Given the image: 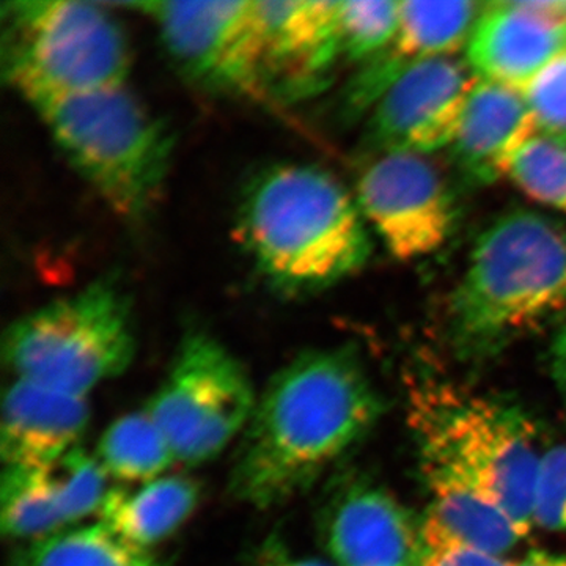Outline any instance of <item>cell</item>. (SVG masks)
Instances as JSON below:
<instances>
[{"label": "cell", "mask_w": 566, "mask_h": 566, "mask_svg": "<svg viewBox=\"0 0 566 566\" xmlns=\"http://www.w3.org/2000/svg\"><path fill=\"white\" fill-rule=\"evenodd\" d=\"M554 368H556V375L558 381H560L562 387L566 390V363L565 364H554Z\"/></svg>", "instance_id": "4dcf8cb0"}, {"label": "cell", "mask_w": 566, "mask_h": 566, "mask_svg": "<svg viewBox=\"0 0 566 566\" xmlns=\"http://www.w3.org/2000/svg\"><path fill=\"white\" fill-rule=\"evenodd\" d=\"M566 48V2H495L483 6L468 44L480 80L523 92Z\"/></svg>", "instance_id": "5bb4252c"}, {"label": "cell", "mask_w": 566, "mask_h": 566, "mask_svg": "<svg viewBox=\"0 0 566 566\" xmlns=\"http://www.w3.org/2000/svg\"><path fill=\"white\" fill-rule=\"evenodd\" d=\"M132 51L107 3L14 0L2 6L3 76L25 102L122 87Z\"/></svg>", "instance_id": "52a82bcc"}, {"label": "cell", "mask_w": 566, "mask_h": 566, "mask_svg": "<svg viewBox=\"0 0 566 566\" xmlns=\"http://www.w3.org/2000/svg\"><path fill=\"white\" fill-rule=\"evenodd\" d=\"M120 6L153 18L178 70L196 84L237 95L263 92L255 0Z\"/></svg>", "instance_id": "9c48e42d"}, {"label": "cell", "mask_w": 566, "mask_h": 566, "mask_svg": "<svg viewBox=\"0 0 566 566\" xmlns=\"http://www.w3.org/2000/svg\"><path fill=\"white\" fill-rule=\"evenodd\" d=\"M28 103L66 161L115 214L139 222L151 211L172 164L175 139L125 85Z\"/></svg>", "instance_id": "5b68a950"}, {"label": "cell", "mask_w": 566, "mask_h": 566, "mask_svg": "<svg viewBox=\"0 0 566 566\" xmlns=\"http://www.w3.org/2000/svg\"><path fill=\"white\" fill-rule=\"evenodd\" d=\"M357 205L398 260L430 255L449 240L453 200L424 155L381 153L357 182Z\"/></svg>", "instance_id": "30bf717a"}, {"label": "cell", "mask_w": 566, "mask_h": 566, "mask_svg": "<svg viewBox=\"0 0 566 566\" xmlns=\"http://www.w3.org/2000/svg\"><path fill=\"white\" fill-rule=\"evenodd\" d=\"M476 81L471 66L453 57L411 63L371 107L368 144L417 155L450 147Z\"/></svg>", "instance_id": "8fae6325"}, {"label": "cell", "mask_w": 566, "mask_h": 566, "mask_svg": "<svg viewBox=\"0 0 566 566\" xmlns=\"http://www.w3.org/2000/svg\"><path fill=\"white\" fill-rule=\"evenodd\" d=\"M238 233L264 282L283 296H303L349 277L371 244L359 205L316 166L274 164L244 189Z\"/></svg>", "instance_id": "7a4b0ae2"}, {"label": "cell", "mask_w": 566, "mask_h": 566, "mask_svg": "<svg viewBox=\"0 0 566 566\" xmlns=\"http://www.w3.org/2000/svg\"><path fill=\"white\" fill-rule=\"evenodd\" d=\"M381 412L352 349L301 353L256 398L230 469V494L256 510L289 504L363 441Z\"/></svg>", "instance_id": "6da1fadb"}, {"label": "cell", "mask_w": 566, "mask_h": 566, "mask_svg": "<svg viewBox=\"0 0 566 566\" xmlns=\"http://www.w3.org/2000/svg\"><path fill=\"white\" fill-rule=\"evenodd\" d=\"M87 398L14 378L6 387L0 453L6 468H51L80 447L91 422Z\"/></svg>", "instance_id": "9a60e30c"}, {"label": "cell", "mask_w": 566, "mask_h": 566, "mask_svg": "<svg viewBox=\"0 0 566 566\" xmlns=\"http://www.w3.org/2000/svg\"><path fill=\"white\" fill-rule=\"evenodd\" d=\"M513 566H566V551H531Z\"/></svg>", "instance_id": "f546056e"}, {"label": "cell", "mask_w": 566, "mask_h": 566, "mask_svg": "<svg viewBox=\"0 0 566 566\" xmlns=\"http://www.w3.org/2000/svg\"><path fill=\"white\" fill-rule=\"evenodd\" d=\"M7 566H164L151 551L125 542L103 523L63 528L25 543Z\"/></svg>", "instance_id": "ffe728a7"}, {"label": "cell", "mask_w": 566, "mask_h": 566, "mask_svg": "<svg viewBox=\"0 0 566 566\" xmlns=\"http://www.w3.org/2000/svg\"><path fill=\"white\" fill-rule=\"evenodd\" d=\"M483 6L461 2H400L398 31L389 50L375 57L382 69L400 76L406 66L427 59L453 57L468 48Z\"/></svg>", "instance_id": "ac0fdd59"}, {"label": "cell", "mask_w": 566, "mask_h": 566, "mask_svg": "<svg viewBox=\"0 0 566 566\" xmlns=\"http://www.w3.org/2000/svg\"><path fill=\"white\" fill-rule=\"evenodd\" d=\"M417 566H513L504 557L483 553L458 542L433 520L424 516Z\"/></svg>", "instance_id": "83f0119b"}, {"label": "cell", "mask_w": 566, "mask_h": 566, "mask_svg": "<svg viewBox=\"0 0 566 566\" xmlns=\"http://www.w3.org/2000/svg\"><path fill=\"white\" fill-rule=\"evenodd\" d=\"M2 354L13 378L87 398L133 364L132 301L117 279H96L11 323Z\"/></svg>", "instance_id": "8992f818"}, {"label": "cell", "mask_w": 566, "mask_h": 566, "mask_svg": "<svg viewBox=\"0 0 566 566\" xmlns=\"http://www.w3.org/2000/svg\"><path fill=\"white\" fill-rule=\"evenodd\" d=\"M52 471L57 482L66 527L77 526L85 517L99 515L111 488L107 485L109 474L95 453L76 447L52 465Z\"/></svg>", "instance_id": "d4e9b609"}, {"label": "cell", "mask_w": 566, "mask_h": 566, "mask_svg": "<svg viewBox=\"0 0 566 566\" xmlns=\"http://www.w3.org/2000/svg\"><path fill=\"white\" fill-rule=\"evenodd\" d=\"M422 474L431 497L427 516L463 545L504 557L528 534L482 491L439 472Z\"/></svg>", "instance_id": "d6986e66"}, {"label": "cell", "mask_w": 566, "mask_h": 566, "mask_svg": "<svg viewBox=\"0 0 566 566\" xmlns=\"http://www.w3.org/2000/svg\"><path fill=\"white\" fill-rule=\"evenodd\" d=\"M400 2L349 0L338 9L342 55L349 61H374L389 50L398 31Z\"/></svg>", "instance_id": "cb8c5ba5"}, {"label": "cell", "mask_w": 566, "mask_h": 566, "mask_svg": "<svg viewBox=\"0 0 566 566\" xmlns=\"http://www.w3.org/2000/svg\"><path fill=\"white\" fill-rule=\"evenodd\" d=\"M200 494L202 488L189 475H163L137 486L111 488L99 523L125 542L151 551L188 523Z\"/></svg>", "instance_id": "e0dca14e"}, {"label": "cell", "mask_w": 566, "mask_h": 566, "mask_svg": "<svg viewBox=\"0 0 566 566\" xmlns=\"http://www.w3.org/2000/svg\"><path fill=\"white\" fill-rule=\"evenodd\" d=\"M538 133L566 139V48L524 88Z\"/></svg>", "instance_id": "484cf974"}, {"label": "cell", "mask_w": 566, "mask_h": 566, "mask_svg": "<svg viewBox=\"0 0 566 566\" xmlns=\"http://www.w3.org/2000/svg\"><path fill=\"white\" fill-rule=\"evenodd\" d=\"M506 177L528 199L566 212V139L536 134L517 153Z\"/></svg>", "instance_id": "603a6c76"}, {"label": "cell", "mask_w": 566, "mask_h": 566, "mask_svg": "<svg viewBox=\"0 0 566 566\" xmlns=\"http://www.w3.org/2000/svg\"><path fill=\"white\" fill-rule=\"evenodd\" d=\"M323 545L337 566H417L420 531L400 501L371 483L340 488L324 506Z\"/></svg>", "instance_id": "4fadbf2b"}, {"label": "cell", "mask_w": 566, "mask_h": 566, "mask_svg": "<svg viewBox=\"0 0 566 566\" xmlns=\"http://www.w3.org/2000/svg\"><path fill=\"white\" fill-rule=\"evenodd\" d=\"M340 2L255 0L262 91L297 102L324 87L342 57Z\"/></svg>", "instance_id": "7c38bea8"}, {"label": "cell", "mask_w": 566, "mask_h": 566, "mask_svg": "<svg viewBox=\"0 0 566 566\" xmlns=\"http://www.w3.org/2000/svg\"><path fill=\"white\" fill-rule=\"evenodd\" d=\"M536 134L523 92L479 77L450 148L469 180L491 185L509 175L517 153Z\"/></svg>", "instance_id": "2e32d148"}, {"label": "cell", "mask_w": 566, "mask_h": 566, "mask_svg": "<svg viewBox=\"0 0 566 566\" xmlns=\"http://www.w3.org/2000/svg\"><path fill=\"white\" fill-rule=\"evenodd\" d=\"M95 457L109 476L128 483L151 482L177 463L169 442L145 409L112 422L96 444Z\"/></svg>", "instance_id": "7402d4cb"}, {"label": "cell", "mask_w": 566, "mask_h": 566, "mask_svg": "<svg viewBox=\"0 0 566 566\" xmlns=\"http://www.w3.org/2000/svg\"><path fill=\"white\" fill-rule=\"evenodd\" d=\"M244 365L205 331H191L145 411L169 442L177 463L197 465L241 438L256 405Z\"/></svg>", "instance_id": "ba28073f"}, {"label": "cell", "mask_w": 566, "mask_h": 566, "mask_svg": "<svg viewBox=\"0 0 566 566\" xmlns=\"http://www.w3.org/2000/svg\"><path fill=\"white\" fill-rule=\"evenodd\" d=\"M409 424L422 471L482 491L524 531L534 527L536 479L545 453L515 406L455 386L424 385L409 395Z\"/></svg>", "instance_id": "277c9868"}, {"label": "cell", "mask_w": 566, "mask_h": 566, "mask_svg": "<svg viewBox=\"0 0 566 566\" xmlns=\"http://www.w3.org/2000/svg\"><path fill=\"white\" fill-rule=\"evenodd\" d=\"M534 526L566 534V446L554 447L543 455L535 486Z\"/></svg>", "instance_id": "4316f807"}, {"label": "cell", "mask_w": 566, "mask_h": 566, "mask_svg": "<svg viewBox=\"0 0 566 566\" xmlns=\"http://www.w3.org/2000/svg\"><path fill=\"white\" fill-rule=\"evenodd\" d=\"M241 566H327L323 562L297 556L279 539H268L252 557Z\"/></svg>", "instance_id": "f1b7e54d"}, {"label": "cell", "mask_w": 566, "mask_h": 566, "mask_svg": "<svg viewBox=\"0 0 566 566\" xmlns=\"http://www.w3.org/2000/svg\"><path fill=\"white\" fill-rule=\"evenodd\" d=\"M566 308V232L527 210L480 234L450 303L458 353L491 356Z\"/></svg>", "instance_id": "3957f363"}, {"label": "cell", "mask_w": 566, "mask_h": 566, "mask_svg": "<svg viewBox=\"0 0 566 566\" xmlns=\"http://www.w3.org/2000/svg\"><path fill=\"white\" fill-rule=\"evenodd\" d=\"M0 526L14 542L32 543L66 527L51 468H3Z\"/></svg>", "instance_id": "44dd1931"}]
</instances>
